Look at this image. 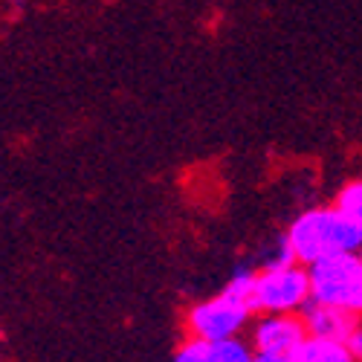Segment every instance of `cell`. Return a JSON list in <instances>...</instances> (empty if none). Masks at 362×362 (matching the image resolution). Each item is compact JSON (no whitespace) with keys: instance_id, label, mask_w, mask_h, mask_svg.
I'll return each instance as SVG.
<instances>
[{"instance_id":"6","label":"cell","mask_w":362,"mask_h":362,"mask_svg":"<svg viewBox=\"0 0 362 362\" xmlns=\"http://www.w3.org/2000/svg\"><path fill=\"white\" fill-rule=\"evenodd\" d=\"M255 351L252 345L238 337V339H223V342H203L186 337L174 351L171 362H252Z\"/></svg>"},{"instance_id":"3","label":"cell","mask_w":362,"mask_h":362,"mask_svg":"<svg viewBox=\"0 0 362 362\" xmlns=\"http://www.w3.org/2000/svg\"><path fill=\"white\" fill-rule=\"evenodd\" d=\"M313 301L310 273L305 264L287 261L276 267H255L252 308L258 313H305Z\"/></svg>"},{"instance_id":"8","label":"cell","mask_w":362,"mask_h":362,"mask_svg":"<svg viewBox=\"0 0 362 362\" xmlns=\"http://www.w3.org/2000/svg\"><path fill=\"white\" fill-rule=\"evenodd\" d=\"M293 362H356V356L342 339L308 337V342L293 354Z\"/></svg>"},{"instance_id":"4","label":"cell","mask_w":362,"mask_h":362,"mask_svg":"<svg viewBox=\"0 0 362 362\" xmlns=\"http://www.w3.org/2000/svg\"><path fill=\"white\" fill-rule=\"evenodd\" d=\"M310 273V296L319 305H334L354 310L359 316L362 301V255L345 252L308 267Z\"/></svg>"},{"instance_id":"2","label":"cell","mask_w":362,"mask_h":362,"mask_svg":"<svg viewBox=\"0 0 362 362\" xmlns=\"http://www.w3.org/2000/svg\"><path fill=\"white\" fill-rule=\"evenodd\" d=\"M287 244L298 264H316L345 252H362V229L342 218L334 206H310L298 212L287 232Z\"/></svg>"},{"instance_id":"10","label":"cell","mask_w":362,"mask_h":362,"mask_svg":"<svg viewBox=\"0 0 362 362\" xmlns=\"http://www.w3.org/2000/svg\"><path fill=\"white\" fill-rule=\"evenodd\" d=\"M348 342V348H351V354L356 356V362H362V319H359V325L351 330V337L345 339Z\"/></svg>"},{"instance_id":"7","label":"cell","mask_w":362,"mask_h":362,"mask_svg":"<svg viewBox=\"0 0 362 362\" xmlns=\"http://www.w3.org/2000/svg\"><path fill=\"white\" fill-rule=\"evenodd\" d=\"M308 325L310 337H322V339H348L351 330L359 325L362 316H356L354 310L345 308H334V305H319V301H310L308 310L301 313Z\"/></svg>"},{"instance_id":"11","label":"cell","mask_w":362,"mask_h":362,"mask_svg":"<svg viewBox=\"0 0 362 362\" xmlns=\"http://www.w3.org/2000/svg\"><path fill=\"white\" fill-rule=\"evenodd\" d=\"M252 362H293V356H273V354H255Z\"/></svg>"},{"instance_id":"12","label":"cell","mask_w":362,"mask_h":362,"mask_svg":"<svg viewBox=\"0 0 362 362\" xmlns=\"http://www.w3.org/2000/svg\"><path fill=\"white\" fill-rule=\"evenodd\" d=\"M359 316H362V301H359Z\"/></svg>"},{"instance_id":"9","label":"cell","mask_w":362,"mask_h":362,"mask_svg":"<svg viewBox=\"0 0 362 362\" xmlns=\"http://www.w3.org/2000/svg\"><path fill=\"white\" fill-rule=\"evenodd\" d=\"M330 206H334L342 218H348L351 223H356L362 229V177L348 180V183L334 194V203Z\"/></svg>"},{"instance_id":"13","label":"cell","mask_w":362,"mask_h":362,"mask_svg":"<svg viewBox=\"0 0 362 362\" xmlns=\"http://www.w3.org/2000/svg\"><path fill=\"white\" fill-rule=\"evenodd\" d=\"M359 255H362V252H359Z\"/></svg>"},{"instance_id":"5","label":"cell","mask_w":362,"mask_h":362,"mask_svg":"<svg viewBox=\"0 0 362 362\" xmlns=\"http://www.w3.org/2000/svg\"><path fill=\"white\" fill-rule=\"evenodd\" d=\"M308 325L301 313H258L250 325V345L255 354L293 356L308 342Z\"/></svg>"},{"instance_id":"1","label":"cell","mask_w":362,"mask_h":362,"mask_svg":"<svg viewBox=\"0 0 362 362\" xmlns=\"http://www.w3.org/2000/svg\"><path fill=\"white\" fill-rule=\"evenodd\" d=\"M252 284H255V269L238 267L221 293L194 301L186 310L183 316L186 337L203 339V342H223V339L244 337L255 319Z\"/></svg>"}]
</instances>
